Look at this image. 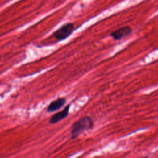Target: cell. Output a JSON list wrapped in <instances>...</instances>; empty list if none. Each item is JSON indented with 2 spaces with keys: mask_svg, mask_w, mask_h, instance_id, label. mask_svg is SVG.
Listing matches in <instances>:
<instances>
[{
  "mask_svg": "<svg viewBox=\"0 0 158 158\" xmlns=\"http://www.w3.org/2000/svg\"><path fill=\"white\" fill-rule=\"evenodd\" d=\"M70 106V105L69 104L62 110L59 111V112H57L56 114H54V115H52L49 119V123L54 124V123L59 122V121L66 118L68 116L69 113Z\"/></svg>",
  "mask_w": 158,
  "mask_h": 158,
  "instance_id": "obj_4",
  "label": "cell"
},
{
  "mask_svg": "<svg viewBox=\"0 0 158 158\" xmlns=\"http://www.w3.org/2000/svg\"><path fill=\"white\" fill-rule=\"evenodd\" d=\"M94 122L92 118L88 116H84L73 122L71 126L70 135L71 138L75 139L77 138L83 131L92 129Z\"/></svg>",
  "mask_w": 158,
  "mask_h": 158,
  "instance_id": "obj_1",
  "label": "cell"
},
{
  "mask_svg": "<svg viewBox=\"0 0 158 158\" xmlns=\"http://www.w3.org/2000/svg\"><path fill=\"white\" fill-rule=\"evenodd\" d=\"M74 25L72 23H67L61 26L53 33V36L58 41L64 40L73 31Z\"/></svg>",
  "mask_w": 158,
  "mask_h": 158,
  "instance_id": "obj_2",
  "label": "cell"
},
{
  "mask_svg": "<svg viewBox=\"0 0 158 158\" xmlns=\"http://www.w3.org/2000/svg\"><path fill=\"white\" fill-rule=\"evenodd\" d=\"M131 31L132 30L130 27L125 26L112 31L110 33V36L115 40H120L122 38L130 35Z\"/></svg>",
  "mask_w": 158,
  "mask_h": 158,
  "instance_id": "obj_3",
  "label": "cell"
},
{
  "mask_svg": "<svg viewBox=\"0 0 158 158\" xmlns=\"http://www.w3.org/2000/svg\"><path fill=\"white\" fill-rule=\"evenodd\" d=\"M66 102V99L64 98H59L57 99L52 101L46 109L48 113L54 112L62 108Z\"/></svg>",
  "mask_w": 158,
  "mask_h": 158,
  "instance_id": "obj_5",
  "label": "cell"
}]
</instances>
